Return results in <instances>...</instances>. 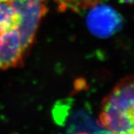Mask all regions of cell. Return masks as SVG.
Segmentation results:
<instances>
[{
    "label": "cell",
    "instance_id": "277c9868",
    "mask_svg": "<svg viewBox=\"0 0 134 134\" xmlns=\"http://www.w3.org/2000/svg\"><path fill=\"white\" fill-rule=\"evenodd\" d=\"M26 54L16 27H10L0 34L1 70L22 66Z\"/></svg>",
    "mask_w": 134,
    "mask_h": 134
},
{
    "label": "cell",
    "instance_id": "5b68a950",
    "mask_svg": "<svg viewBox=\"0 0 134 134\" xmlns=\"http://www.w3.org/2000/svg\"><path fill=\"white\" fill-rule=\"evenodd\" d=\"M17 14L9 3H0V34L17 26Z\"/></svg>",
    "mask_w": 134,
    "mask_h": 134
},
{
    "label": "cell",
    "instance_id": "7a4b0ae2",
    "mask_svg": "<svg viewBox=\"0 0 134 134\" xmlns=\"http://www.w3.org/2000/svg\"><path fill=\"white\" fill-rule=\"evenodd\" d=\"M17 14V28L26 53L33 44L42 17L47 12L46 0H11Z\"/></svg>",
    "mask_w": 134,
    "mask_h": 134
},
{
    "label": "cell",
    "instance_id": "ba28073f",
    "mask_svg": "<svg viewBox=\"0 0 134 134\" xmlns=\"http://www.w3.org/2000/svg\"><path fill=\"white\" fill-rule=\"evenodd\" d=\"M11 0H0V3H8Z\"/></svg>",
    "mask_w": 134,
    "mask_h": 134
},
{
    "label": "cell",
    "instance_id": "52a82bcc",
    "mask_svg": "<svg viewBox=\"0 0 134 134\" xmlns=\"http://www.w3.org/2000/svg\"><path fill=\"white\" fill-rule=\"evenodd\" d=\"M119 2L123 4H134V0H119Z\"/></svg>",
    "mask_w": 134,
    "mask_h": 134
},
{
    "label": "cell",
    "instance_id": "6da1fadb",
    "mask_svg": "<svg viewBox=\"0 0 134 134\" xmlns=\"http://www.w3.org/2000/svg\"><path fill=\"white\" fill-rule=\"evenodd\" d=\"M99 122L110 134H134V75L122 79L103 99Z\"/></svg>",
    "mask_w": 134,
    "mask_h": 134
},
{
    "label": "cell",
    "instance_id": "9c48e42d",
    "mask_svg": "<svg viewBox=\"0 0 134 134\" xmlns=\"http://www.w3.org/2000/svg\"><path fill=\"white\" fill-rule=\"evenodd\" d=\"M76 134H89V133H76Z\"/></svg>",
    "mask_w": 134,
    "mask_h": 134
},
{
    "label": "cell",
    "instance_id": "8992f818",
    "mask_svg": "<svg viewBox=\"0 0 134 134\" xmlns=\"http://www.w3.org/2000/svg\"><path fill=\"white\" fill-rule=\"evenodd\" d=\"M60 10L81 12L99 4L100 0H54Z\"/></svg>",
    "mask_w": 134,
    "mask_h": 134
},
{
    "label": "cell",
    "instance_id": "3957f363",
    "mask_svg": "<svg viewBox=\"0 0 134 134\" xmlns=\"http://www.w3.org/2000/svg\"><path fill=\"white\" fill-rule=\"evenodd\" d=\"M122 18L110 5L97 4L88 14L86 24L90 32L99 38H108L118 32L122 25Z\"/></svg>",
    "mask_w": 134,
    "mask_h": 134
}]
</instances>
